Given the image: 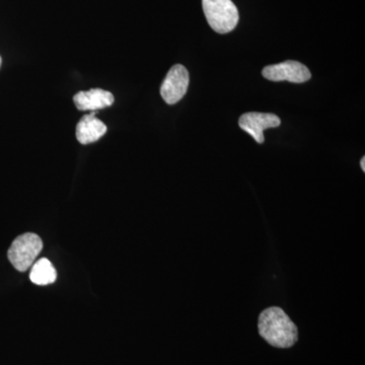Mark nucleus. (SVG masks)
I'll use <instances>...</instances> for the list:
<instances>
[{
    "label": "nucleus",
    "mask_w": 365,
    "mask_h": 365,
    "mask_svg": "<svg viewBox=\"0 0 365 365\" xmlns=\"http://www.w3.org/2000/svg\"><path fill=\"white\" fill-rule=\"evenodd\" d=\"M258 330L261 337L276 348L292 347L299 339L297 326L287 313L277 307L262 312Z\"/></svg>",
    "instance_id": "nucleus-1"
},
{
    "label": "nucleus",
    "mask_w": 365,
    "mask_h": 365,
    "mask_svg": "<svg viewBox=\"0 0 365 365\" xmlns=\"http://www.w3.org/2000/svg\"><path fill=\"white\" fill-rule=\"evenodd\" d=\"M209 26L216 33L232 32L239 23V11L232 0H202Z\"/></svg>",
    "instance_id": "nucleus-2"
},
{
    "label": "nucleus",
    "mask_w": 365,
    "mask_h": 365,
    "mask_svg": "<svg viewBox=\"0 0 365 365\" xmlns=\"http://www.w3.org/2000/svg\"><path fill=\"white\" fill-rule=\"evenodd\" d=\"M43 250V242L39 235L26 232L16 237L9 250V260L20 272L32 267L36 259Z\"/></svg>",
    "instance_id": "nucleus-3"
},
{
    "label": "nucleus",
    "mask_w": 365,
    "mask_h": 365,
    "mask_svg": "<svg viewBox=\"0 0 365 365\" xmlns=\"http://www.w3.org/2000/svg\"><path fill=\"white\" fill-rule=\"evenodd\" d=\"M189 72L186 67L176 64L170 69L160 86V95L167 104L175 105L184 98L188 91Z\"/></svg>",
    "instance_id": "nucleus-4"
},
{
    "label": "nucleus",
    "mask_w": 365,
    "mask_h": 365,
    "mask_svg": "<svg viewBox=\"0 0 365 365\" xmlns=\"http://www.w3.org/2000/svg\"><path fill=\"white\" fill-rule=\"evenodd\" d=\"M262 74L268 81H287L294 83H306L312 76L311 71L306 66L292 60L265 67Z\"/></svg>",
    "instance_id": "nucleus-5"
},
{
    "label": "nucleus",
    "mask_w": 365,
    "mask_h": 365,
    "mask_svg": "<svg viewBox=\"0 0 365 365\" xmlns=\"http://www.w3.org/2000/svg\"><path fill=\"white\" fill-rule=\"evenodd\" d=\"M280 124V118L270 113H246L239 120V125L242 130L249 133L258 143L265 141L264 131L266 129L276 128Z\"/></svg>",
    "instance_id": "nucleus-6"
},
{
    "label": "nucleus",
    "mask_w": 365,
    "mask_h": 365,
    "mask_svg": "<svg viewBox=\"0 0 365 365\" xmlns=\"http://www.w3.org/2000/svg\"><path fill=\"white\" fill-rule=\"evenodd\" d=\"M114 96L102 88H91L88 91H79L73 97L76 108L81 111H96L111 107L114 104Z\"/></svg>",
    "instance_id": "nucleus-7"
},
{
    "label": "nucleus",
    "mask_w": 365,
    "mask_h": 365,
    "mask_svg": "<svg viewBox=\"0 0 365 365\" xmlns=\"http://www.w3.org/2000/svg\"><path fill=\"white\" fill-rule=\"evenodd\" d=\"M107 126L96 117V113L81 118L76 126V138L81 144L96 143L107 132Z\"/></svg>",
    "instance_id": "nucleus-8"
},
{
    "label": "nucleus",
    "mask_w": 365,
    "mask_h": 365,
    "mask_svg": "<svg viewBox=\"0 0 365 365\" xmlns=\"http://www.w3.org/2000/svg\"><path fill=\"white\" fill-rule=\"evenodd\" d=\"M30 279L36 285L52 284L57 279V272L51 262L42 258L33 264Z\"/></svg>",
    "instance_id": "nucleus-9"
},
{
    "label": "nucleus",
    "mask_w": 365,
    "mask_h": 365,
    "mask_svg": "<svg viewBox=\"0 0 365 365\" xmlns=\"http://www.w3.org/2000/svg\"><path fill=\"white\" fill-rule=\"evenodd\" d=\"M360 167H361L362 170L365 172V158H362V160H360Z\"/></svg>",
    "instance_id": "nucleus-10"
},
{
    "label": "nucleus",
    "mask_w": 365,
    "mask_h": 365,
    "mask_svg": "<svg viewBox=\"0 0 365 365\" xmlns=\"http://www.w3.org/2000/svg\"><path fill=\"white\" fill-rule=\"evenodd\" d=\"M1 62H2L1 57H0V66H1Z\"/></svg>",
    "instance_id": "nucleus-11"
}]
</instances>
